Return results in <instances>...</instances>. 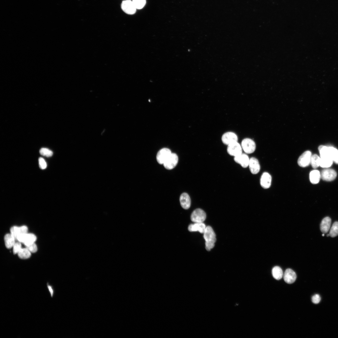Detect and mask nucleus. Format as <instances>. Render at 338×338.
I'll return each mask as SVG.
<instances>
[{
  "label": "nucleus",
  "mask_w": 338,
  "mask_h": 338,
  "mask_svg": "<svg viewBox=\"0 0 338 338\" xmlns=\"http://www.w3.org/2000/svg\"><path fill=\"white\" fill-rule=\"evenodd\" d=\"M203 234L206 249L207 251H210L214 246L216 240V234L212 228L209 226H206Z\"/></svg>",
  "instance_id": "obj_1"
},
{
  "label": "nucleus",
  "mask_w": 338,
  "mask_h": 338,
  "mask_svg": "<svg viewBox=\"0 0 338 338\" xmlns=\"http://www.w3.org/2000/svg\"><path fill=\"white\" fill-rule=\"evenodd\" d=\"M241 146L244 152L247 154H251L254 152L256 149L254 141L249 138H245L241 142Z\"/></svg>",
  "instance_id": "obj_2"
},
{
  "label": "nucleus",
  "mask_w": 338,
  "mask_h": 338,
  "mask_svg": "<svg viewBox=\"0 0 338 338\" xmlns=\"http://www.w3.org/2000/svg\"><path fill=\"white\" fill-rule=\"evenodd\" d=\"M36 239V237L34 234L28 233L19 235L17 238V240L23 243L25 246L34 243Z\"/></svg>",
  "instance_id": "obj_3"
},
{
  "label": "nucleus",
  "mask_w": 338,
  "mask_h": 338,
  "mask_svg": "<svg viewBox=\"0 0 338 338\" xmlns=\"http://www.w3.org/2000/svg\"><path fill=\"white\" fill-rule=\"evenodd\" d=\"M206 218V213L200 208L195 210L191 216V219L194 223H202L205 220Z\"/></svg>",
  "instance_id": "obj_4"
},
{
  "label": "nucleus",
  "mask_w": 338,
  "mask_h": 338,
  "mask_svg": "<svg viewBox=\"0 0 338 338\" xmlns=\"http://www.w3.org/2000/svg\"><path fill=\"white\" fill-rule=\"evenodd\" d=\"M242 150L241 145L238 141L233 142L228 145L227 148L228 153L234 157L242 154Z\"/></svg>",
  "instance_id": "obj_5"
},
{
  "label": "nucleus",
  "mask_w": 338,
  "mask_h": 338,
  "mask_svg": "<svg viewBox=\"0 0 338 338\" xmlns=\"http://www.w3.org/2000/svg\"><path fill=\"white\" fill-rule=\"evenodd\" d=\"M312 155L310 151H306L303 153L298 160V165L302 167L308 166L310 163Z\"/></svg>",
  "instance_id": "obj_6"
},
{
  "label": "nucleus",
  "mask_w": 338,
  "mask_h": 338,
  "mask_svg": "<svg viewBox=\"0 0 338 338\" xmlns=\"http://www.w3.org/2000/svg\"><path fill=\"white\" fill-rule=\"evenodd\" d=\"M178 157L176 154L172 153L167 158L163 164L164 167L168 170H171L174 168L178 162Z\"/></svg>",
  "instance_id": "obj_7"
},
{
  "label": "nucleus",
  "mask_w": 338,
  "mask_h": 338,
  "mask_svg": "<svg viewBox=\"0 0 338 338\" xmlns=\"http://www.w3.org/2000/svg\"><path fill=\"white\" fill-rule=\"evenodd\" d=\"M321 178L326 181H331L336 178L337 173L336 171L332 169H325L323 170L320 173Z\"/></svg>",
  "instance_id": "obj_8"
},
{
  "label": "nucleus",
  "mask_w": 338,
  "mask_h": 338,
  "mask_svg": "<svg viewBox=\"0 0 338 338\" xmlns=\"http://www.w3.org/2000/svg\"><path fill=\"white\" fill-rule=\"evenodd\" d=\"M121 7L122 10L128 14H134L136 12V9L132 1L130 0L123 1L121 3Z\"/></svg>",
  "instance_id": "obj_9"
},
{
  "label": "nucleus",
  "mask_w": 338,
  "mask_h": 338,
  "mask_svg": "<svg viewBox=\"0 0 338 338\" xmlns=\"http://www.w3.org/2000/svg\"><path fill=\"white\" fill-rule=\"evenodd\" d=\"M238 137L236 134L231 131H228L225 133L221 137L223 143L227 145L233 142L238 141Z\"/></svg>",
  "instance_id": "obj_10"
},
{
  "label": "nucleus",
  "mask_w": 338,
  "mask_h": 338,
  "mask_svg": "<svg viewBox=\"0 0 338 338\" xmlns=\"http://www.w3.org/2000/svg\"><path fill=\"white\" fill-rule=\"evenodd\" d=\"M171 153V150L167 148H165L161 149L156 155V158L157 162L160 164H163Z\"/></svg>",
  "instance_id": "obj_11"
},
{
  "label": "nucleus",
  "mask_w": 338,
  "mask_h": 338,
  "mask_svg": "<svg viewBox=\"0 0 338 338\" xmlns=\"http://www.w3.org/2000/svg\"><path fill=\"white\" fill-rule=\"evenodd\" d=\"M234 160L236 163L240 164L243 168L247 167L248 166L249 159L246 154L242 153L235 156Z\"/></svg>",
  "instance_id": "obj_12"
},
{
  "label": "nucleus",
  "mask_w": 338,
  "mask_h": 338,
  "mask_svg": "<svg viewBox=\"0 0 338 338\" xmlns=\"http://www.w3.org/2000/svg\"><path fill=\"white\" fill-rule=\"evenodd\" d=\"M283 275L284 281L289 284L293 283L296 278L295 273L290 269H287L285 271Z\"/></svg>",
  "instance_id": "obj_13"
},
{
  "label": "nucleus",
  "mask_w": 338,
  "mask_h": 338,
  "mask_svg": "<svg viewBox=\"0 0 338 338\" xmlns=\"http://www.w3.org/2000/svg\"><path fill=\"white\" fill-rule=\"evenodd\" d=\"M271 181L272 177L270 175L268 172H264L261 176L260 184L263 188L267 189L270 187Z\"/></svg>",
  "instance_id": "obj_14"
},
{
  "label": "nucleus",
  "mask_w": 338,
  "mask_h": 338,
  "mask_svg": "<svg viewBox=\"0 0 338 338\" xmlns=\"http://www.w3.org/2000/svg\"><path fill=\"white\" fill-rule=\"evenodd\" d=\"M28 231V227L26 226H23L20 227L14 226L12 227L10 229L11 234L17 240V237L22 234L27 233Z\"/></svg>",
  "instance_id": "obj_15"
},
{
  "label": "nucleus",
  "mask_w": 338,
  "mask_h": 338,
  "mask_svg": "<svg viewBox=\"0 0 338 338\" xmlns=\"http://www.w3.org/2000/svg\"><path fill=\"white\" fill-rule=\"evenodd\" d=\"M248 166L252 173L255 174L258 173L260 170V166L257 159L253 157L249 159Z\"/></svg>",
  "instance_id": "obj_16"
},
{
  "label": "nucleus",
  "mask_w": 338,
  "mask_h": 338,
  "mask_svg": "<svg viewBox=\"0 0 338 338\" xmlns=\"http://www.w3.org/2000/svg\"><path fill=\"white\" fill-rule=\"evenodd\" d=\"M206 228V225L203 222L194 223L193 224L189 225L188 229L190 232L198 231L201 233H203Z\"/></svg>",
  "instance_id": "obj_17"
},
{
  "label": "nucleus",
  "mask_w": 338,
  "mask_h": 338,
  "mask_svg": "<svg viewBox=\"0 0 338 338\" xmlns=\"http://www.w3.org/2000/svg\"><path fill=\"white\" fill-rule=\"evenodd\" d=\"M180 202L182 207L185 209L189 208L191 206V199L188 194L182 193L180 197Z\"/></svg>",
  "instance_id": "obj_18"
},
{
  "label": "nucleus",
  "mask_w": 338,
  "mask_h": 338,
  "mask_svg": "<svg viewBox=\"0 0 338 338\" xmlns=\"http://www.w3.org/2000/svg\"><path fill=\"white\" fill-rule=\"evenodd\" d=\"M331 220L330 218L326 217L322 220L320 224V229L323 233H327L329 230Z\"/></svg>",
  "instance_id": "obj_19"
},
{
  "label": "nucleus",
  "mask_w": 338,
  "mask_h": 338,
  "mask_svg": "<svg viewBox=\"0 0 338 338\" xmlns=\"http://www.w3.org/2000/svg\"><path fill=\"white\" fill-rule=\"evenodd\" d=\"M309 177L310 182L313 184L318 183L321 178L320 172L315 170H313L310 172Z\"/></svg>",
  "instance_id": "obj_20"
},
{
  "label": "nucleus",
  "mask_w": 338,
  "mask_h": 338,
  "mask_svg": "<svg viewBox=\"0 0 338 338\" xmlns=\"http://www.w3.org/2000/svg\"><path fill=\"white\" fill-rule=\"evenodd\" d=\"M16 240L15 238L11 234H7L4 237V241L6 247L10 248L13 247Z\"/></svg>",
  "instance_id": "obj_21"
},
{
  "label": "nucleus",
  "mask_w": 338,
  "mask_h": 338,
  "mask_svg": "<svg viewBox=\"0 0 338 338\" xmlns=\"http://www.w3.org/2000/svg\"><path fill=\"white\" fill-rule=\"evenodd\" d=\"M330 156L336 164H338V150L333 147H328Z\"/></svg>",
  "instance_id": "obj_22"
},
{
  "label": "nucleus",
  "mask_w": 338,
  "mask_h": 338,
  "mask_svg": "<svg viewBox=\"0 0 338 338\" xmlns=\"http://www.w3.org/2000/svg\"><path fill=\"white\" fill-rule=\"evenodd\" d=\"M272 274L274 278L278 280L281 279L283 275L282 269L278 266H275L273 268Z\"/></svg>",
  "instance_id": "obj_23"
},
{
  "label": "nucleus",
  "mask_w": 338,
  "mask_h": 338,
  "mask_svg": "<svg viewBox=\"0 0 338 338\" xmlns=\"http://www.w3.org/2000/svg\"><path fill=\"white\" fill-rule=\"evenodd\" d=\"M18 257L22 259L29 258L31 255V252L26 248H22L18 253Z\"/></svg>",
  "instance_id": "obj_24"
},
{
  "label": "nucleus",
  "mask_w": 338,
  "mask_h": 338,
  "mask_svg": "<svg viewBox=\"0 0 338 338\" xmlns=\"http://www.w3.org/2000/svg\"><path fill=\"white\" fill-rule=\"evenodd\" d=\"M320 157L317 154H315L312 155L310 164L312 167L316 168L320 166Z\"/></svg>",
  "instance_id": "obj_25"
},
{
  "label": "nucleus",
  "mask_w": 338,
  "mask_h": 338,
  "mask_svg": "<svg viewBox=\"0 0 338 338\" xmlns=\"http://www.w3.org/2000/svg\"><path fill=\"white\" fill-rule=\"evenodd\" d=\"M333 162L330 158H320V166L323 168H328L331 166Z\"/></svg>",
  "instance_id": "obj_26"
},
{
  "label": "nucleus",
  "mask_w": 338,
  "mask_h": 338,
  "mask_svg": "<svg viewBox=\"0 0 338 338\" xmlns=\"http://www.w3.org/2000/svg\"><path fill=\"white\" fill-rule=\"evenodd\" d=\"M329 235L331 237L338 235V222H335L333 224L330 231Z\"/></svg>",
  "instance_id": "obj_27"
},
{
  "label": "nucleus",
  "mask_w": 338,
  "mask_h": 338,
  "mask_svg": "<svg viewBox=\"0 0 338 338\" xmlns=\"http://www.w3.org/2000/svg\"><path fill=\"white\" fill-rule=\"evenodd\" d=\"M132 2L136 9L142 8L146 4V0H132Z\"/></svg>",
  "instance_id": "obj_28"
},
{
  "label": "nucleus",
  "mask_w": 338,
  "mask_h": 338,
  "mask_svg": "<svg viewBox=\"0 0 338 338\" xmlns=\"http://www.w3.org/2000/svg\"><path fill=\"white\" fill-rule=\"evenodd\" d=\"M39 152L41 155L48 157L52 156L53 154V152L51 150L45 148H41Z\"/></svg>",
  "instance_id": "obj_29"
},
{
  "label": "nucleus",
  "mask_w": 338,
  "mask_h": 338,
  "mask_svg": "<svg viewBox=\"0 0 338 338\" xmlns=\"http://www.w3.org/2000/svg\"><path fill=\"white\" fill-rule=\"evenodd\" d=\"M21 243L19 242H15L13 248V252L14 254L18 253L22 248Z\"/></svg>",
  "instance_id": "obj_30"
},
{
  "label": "nucleus",
  "mask_w": 338,
  "mask_h": 338,
  "mask_svg": "<svg viewBox=\"0 0 338 338\" xmlns=\"http://www.w3.org/2000/svg\"><path fill=\"white\" fill-rule=\"evenodd\" d=\"M27 248L31 253H34L37 251V247L36 245L34 243L26 246Z\"/></svg>",
  "instance_id": "obj_31"
},
{
  "label": "nucleus",
  "mask_w": 338,
  "mask_h": 338,
  "mask_svg": "<svg viewBox=\"0 0 338 338\" xmlns=\"http://www.w3.org/2000/svg\"><path fill=\"white\" fill-rule=\"evenodd\" d=\"M39 165V167L42 169H44L47 167V164L44 159L40 157L38 159Z\"/></svg>",
  "instance_id": "obj_32"
},
{
  "label": "nucleus",
  "mask_w": 338,
  "mask_h": 338,
  "mask_svg": "<svg viewBox=\"0 0 338 338\" xmlns=\"http://www.w3.org/2000/svg\"><path fill=\"white\" fill-rule=\"evenodd\" d=\"M321 300L320 297L318 294H315L312 296V301L313 303L315 304L318 303Z\"/></svg>",
  "instance_id": "obj_33"
},
{
  "label": "nucleus",
  "mask_w": 338,
  "mask_h": 338,
  "mask_svg": "<svg viewBox=\"0 0 338 338\" xmlns=\"http://www.w3.org/2000/svg\"><path fill=\"white\" fill-rule=\"evenodd\" d=\"M47 286L49 292L51 297H53L54 292V291L53 288V286L50 285L49 284V283L48 282L47 283Z\"/></svg>",
  "instance_id": "obj_34"
},
{
  "label": "nucleus",
  "mask_w": 338,
  "mask_h": 338,
  "mask_svg": "<svg viewBox=\"0 0 338 338\" xmlns=\"http://www.w3.org/2000/svg\"><path fill=\"white\" fill-rule=\"evenodd\" d=\"M324 233L323 234H322V236H324Z\"/></svg>",
  "instance_id": "obj_35"
}]
</instances>
